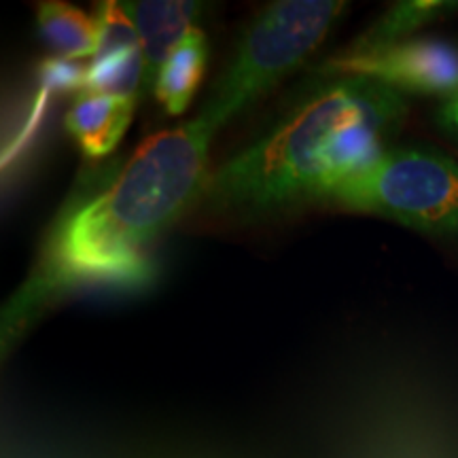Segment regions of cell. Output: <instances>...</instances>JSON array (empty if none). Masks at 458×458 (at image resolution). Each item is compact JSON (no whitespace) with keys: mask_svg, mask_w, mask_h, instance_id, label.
I'll use <instances>...</instances> for the list:
<instances>
[{"mask_svg":"<svg viewBox=\"0 0 458 458\" xmlns=\"http://www.w3.org/2000/svg\"><path fill=\"white\" fill-rule=\"evenodd\" d=\"M318 199L386 216L431 236H458V159L435 148H386Z\"/></svg>","mask_w":458,"mask_h":458,"instance_id":"obj_4","label":"cell"},{"mask_svg":"<svg viewBox=\"0 0 458 458\" xmlns=\"http://www.w3.org/2000/svg\"><path fill=\"white\" fill-rule=\"evenodd\" d=\"M145 81V57L142 49L130 51L113 60L91 62L85 68L83 91L111 96V98H136Z\"/></svg>","mask_w":458,"mask_h":458,"instance_id":"obj_10","label":"cell"},{"mask_svg":"<svg viewBox=\"0 0 458 458\" xmlns=\"http://www.w3.org/2000/svg\"><path fill=\"white\" fill-rule=\"evenodd\" d=\"M139 32L145 81L142 91L153 94L156 81L168 57L198 28L202 4L191 0H130L122 3Z\"/></svg>","mask_w":458,"mask_h":458,"instance_id":"obj_6","label":"cell"},{"mask_svg":"<svg viewBox=\"0 0 458 458\" xmlns=\"http://www.w3.org/2000/svg\"><path fill=\"white\" fill-rule=\"evenodd\" d=\"M136 111V98L81 91L66 113V130L88 157H106L122 142Z\"/></svg>","mask_w":458,"mask_h":458,"instance_id":"obj_7","label":"cell"},{"mask_svg":"<svg viewBox=\"0 0 458 458\" xmlns=\"http://www.w3.org/2000/svg\"><path fill=\"white\" fill-rule=\"evenodd\" d=\"M327 77H363L399 94H458V47L439 38H410L374 47H352L325 62Z\"/></svg>","mask_w":458,"mask_h":458,"instance_id":"obj_5","label":"cell"},{"mask_svg":"<svg viewBox=\"0 0 458 458\" xmlns=\"http://www.w3.org/2000/svg\"><path fill=\"white\" fill-rule=\"evenodd\" d=\"M439 122H442L445 130L458 136V94L444 102L442 111H439Z\"/></svg>","mask_w":458,"mask_h":458,"instance_id":"obj_13","label":"cell"},{"mask_svg":"<svg viewBox=\"0 0 458 458\" xmlns=\"http://www.w3.org/2000/svg\"><path fill=\"white\" fill-rule=\"evenodd\" d=\"M94 15L98 21V49L91 62L113 60L130 51L142 49L134 21L125 13L122 3H114V0L100 3Z\"/></svg>","mask_w":458,"mask_h":458,"instance_id":"obj_12","label":"cell"},{"mask_svg":"<svg viewBox=\"0 0 458 458\" xmlns=\"http://www.w3.org/2000/svg\"><path fill=\"white\" fill-rule=\"evenodd\" d=\"M206 64H208V41L206 34L196 28L172 51L153 88V94L165 113L182 114L187 111L202 85Z\"/></svg>","mask_w":458,"mask_h":458,"instance_id":"obj_8","label":"cell"},{"mask_svg":"<svg viewBox=\"0 0 458 458\" xmlns=\"http://www.w3.org/2000/svg\"><path fill=\"white\" fill-rule=\"evenodd\" d=\"M344 9L346 3L335 0H278L267 4L246 26L199 117L219 131L253 106L325 41Z\"/></svg>","mask_w":458,"mask_h":458,"instance_id":"obj_3","label":"cell"},{"mask_svg":"<svg viewBox=\"0 0 458 458\" xmlns=\"http://www.w3.org/2000/svg\"><path fill=\"white\" fill-rule=\"evenodd\" d=\"M408 114L403 94L363 77H331L208 176L210 215L259 219L318 199L386 151Z\"/></svg>","mask_w":458,"mask_h":458,"instance_id":"obj_2","label":"cell"},{"mask_svg":"<svg viewBox=\"0 0 458 458\" xmlns=\"http://www.w3.org/2000/svg\"><path fill=\"white\" fill-rule=\"evenodd\" d=\"M37 28L55 57L77 62L94 57L98 49V21L74 4L47 0L37 9Z\"/></svg>","mask_w":458,"mask_h":458,"instance_id":"obj_9","label":"cell"},{"mask_svg":"<svg viewBox=\"0 0 458 458\" xmlns=\"http://www.w3.org/2000/svg\"><path fill=\"white\" fill-rule=\"evenodd\" d=\"M216 131L202 117L153 134L102 191L57 216L4 314V335L71 291L148 278L147 250L202 198Z\"/></svg>","mask_w":458,"mask_h":458,"instance_id":"obj_1","label":"cell"},{"mask_svg":"<svg viewBox=\"0 0 458 458\" xmlns=\"http://www.w3.org/2000/svg\"><path fill=\"white\" fill-rule=\"evenodd\" d=\"M454 9L452 3H433V0H414V3H401L388 11L371 30L354 43V47H374V45L394 43L399 37H405L427 21L435 20L445 11Z\"/></svg>","mask_w":458,"mask_h":458,"instance_id":"obj_11","label":"cell"}]
</instances>
